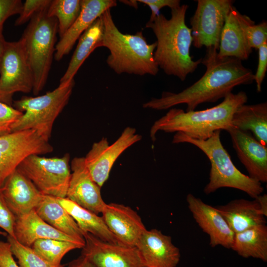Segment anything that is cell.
Returning a JSON list of instances; mask_svg holds the SVG:
<instances>
[{
	"label": "cell",
	"instance_id": "1",
	"mask_svg": "<svg viewBox=\"0 0 267 267\" xmlns=\"http://www.w3.org/2000/svg\"><path fill=\"white\" fill-rule=\"evenodd\" d=\"M201 63L206 67V71L193 84L178 93L164 91L159 98H153L143 104V107L163 110L183 104L187 106L186 111L195 110L200 104L216 102L232 92L236 87L249 85L254 81V74L242 61L221 57L214 47L207 48Z\"/></svg>",
	"mask_w": 267,
	"mask_h": 267
},
{
	"label": "cell",
	"instance_id": "2",
	"mask_svg": "<svg viewBox=\"0 0 267 267\" xmlns=\"http://www.w3.org/2000/svg\"><path fill=\"white\" fill-rule=\"evenodd\" d=\"M188 8L187 4L180 5L171 9L170 19L160 13L145 24L157 39L154 57L159 68L167 75L174 76L181 81L201 63V59L194 60L190 56L191 31L185 23Z\"/></svg>",
	"mask_w": 267,
	"mask_h": 267
},
{
	"label": "cell",
	"instance_id": "3",
	"mask_svg": "<svg viewBox=\"0 0 267 267\" xmlns=\"http://www.w3.org/2000/svg\"><path fill=\"white\" fill-rule=\"evenodd\" d=\"M245 92H231L216 106L202 110L185 112L179 108H172L152 126L150 136L154 142L159 131L166 133L180 132L198 140L210 138L216 131H226L231 127L232 116L237 109L246 104Z\"/></svg>",
	"mask_w": 267,
	"mask_h": 267
},
{
	"label": "cell",
	"instance_id": "4",
	"mask_svg": "<svg viewBox=\"0 0 267 267\" xmlns=\"http://www.w3.org/2000/svg\"><path fill=\"white\" fill-rule=\"evenodd\" d=\"M103 35L101 47L109 51L106 62L116 74L156 75L159 67L154 57L156 43L148 44L142 31L124 34L115 25L110 9L101 15Z\"/></svg>",
	"mask_w": 267,
	"mask_h": 267
},
{
	"label": "cell",
	"instance_id": "5",
	"mask_svg": "<svg viewBox=\"0 0 267 267\" xmlns=\"http://www.w3.org/2000/svg\"><path fill=\"white\" fill-rule=\"evenodd\" d=\"M220 133L221 131H218L207 139L198 140L178 132L174 135L172 142L191 144L207 156L211 169L209 182L204 189L206 194L214 192L221 188L230 187L241 190L256 198L264 191L262 183L243 174L235 166L222 144Z\"/></svg>",
	"mask_w": 267,
	"mask_h": 267
},
{
	"label": "cell",
	"instance_id": "6",
	"mask_svg": "<svg viewBox=\"0 0 267 267\" xmlns=\"http://www.w3.org/2000/svg\"><path fill=\"white\" fill-rule=\"evenodd\" d=\"M74 85V79L44 95L14 101V108L23 113L13 126L12 133L35 130L48 141L54 121L67 104Z\"/></svg>",
	"mask_w": 267,
	"mask_h": 267
},
{
	"label": "cell",
	"instance_id": "7",
	"mask_svg": "<svg viewBox=\"0 0 267 267\" xmlns=\"http://www.w3.org/2000/svg\"><path fill=\"white\" fill-rule=\"evenodd\" d=\"M47 8L30 20L21 38L33 73L35 95L46 84L55 50L57 21L47 15Z\"/></svg>",
	"mask_w": 267,
	"mask_h": 267
},
{
	"label": "cell",
	"instance_id": "8",
	"mask_svg": "<svg viewBox=\"0 0 267 267\" xmlns=\"http://www.w3.org/2000/svg\"><path fill=\"white\" fill-rule=\"evenodd\" d=\"M70 156L46 158L32 154L24 159L17 168L29 178L43 194L66 197L71 178Z\"/></svg>",
	"mask_w": 267,
	"mask_h": 267
},
{
	"label": "cell",
	"instance_id": "9",
	"mask_svg": "<svg viewBox=\"0 0 267 267\" xmlns=\"http://www.w3.org/2000/svg\"><path fill=\"white\" fill-rule=\"evenodd\" d=\"M33 73L21 38L5 42L0 65V101L12 106L17 92L33 90Z\"/></svg>",
	"mask_w": 267,
	"mask_h": 267
},
{
	"label": "cell",
	"instance_id": "10",
	"mask_svg": "<svg viewBox=\"0 0 267 267\" xmlns=\"http://www.w3.org/2000/svg\"><path fill=\"white\" fill-rule=\"evenodd\" d=\"M190 19L192 44L196 48L219 49L220 37L226 16L233 6V0H197Z\"/></svg>",
	"mask_w": 267,
	"mask_h": 267
},
{
	"label": "cell",
	"instance_id": "11",
	"mask_svg": "<svg viewBox=\"0 0 267 267\" xmlns=\"http://www.w3.org/2000/svg\"><path fill=\"white\" fill-rule=\"evenodd\" d=\"M53 150L49 142L35 130L15 132L0 136V188L27 157L47 154Z\"/></svg>",
	"mask_w": 267,
	"mask_h": 267
},
{
	"label": "cell",
	"instance_id": "12",
	"mask_svg": "<svg viewBox=\"0 0 267 267\" xmlns=\"http://www.w3.org/2000/svg\"><path fill=\"white\" fill-rule=\"evenodd\" d=\"M141 138V135L136 133L134 128L128 127L110 145L106 137L94 142L84 157L86 166L94 181L101 187L108 178L112 166L118 158Z\"/></svg>",
	"mask_w": 267,
	"mask_h": 267
},
{
	"label": "cell",
	"instance_id": "13",
	"mask_svg": "<svg viewBox=\"0 0 267 267\" xmlns=\"http://www.w3.org/2000/svg\"><path fill=\"white\" fill-rule=\"evenodd\" d=\"M84 237L81 255L95 267H146L136 247L104 241L89 233Z\"/></svg>",
	"mask_w": 267,
	"mask_h": 267
},
{
	"label": "cell",
	"instance_id": "14",
	"mask_svg": "<svg viewBox=\"0 0 267 267\" xmlns=\"http://www.w3.org/2000/svg\"><path fill=\"white\" fill-rule=\"evenodd\" d=\"M71 169L66 198L97 215L102 213L106 203L102 198L101 187L92 179L86 166L84 157L73 159Z\"/></svg>",
	"mask_w": 267,
	"mask_h": 267
},
{
	"label": "cell",
	"instance_id": "15",
	"mask_svg": "<svg viewBox=\"0 0 267 267\" xmlns=\"http://www.w3.org/2000/svg\"><path fill=\"white\" fill-rule=\"evenodd\" d=\"M226 131L229 134L238 158L249 177L262 183L267 181V146L259 141L249 132L232 127Z\"/></svg>",
	"mask_w": 267,
	"mask_h": 267
},
{
	"label": "cell",
	"instance_id": "16",
	"mask_svg": "<svg viewBox=\"0 0 267 267\" xmlns=\"http://www.w3.org/2000/svg\"><path fill=\"white\" fill-rule=\"evenodd\" d=\"M188 208L197 223L210 239L212 247L230 249L235 233L215 207L204 203L191 193L186 196Z\"/></svg>",
	"mask_w": 267,
	"mask_h": 267
},
{
	"label": "cell",
	"instance_id": "17",
	"mask_svg": "<svg viewBox=\"0 0 267 267\" xmlns=\"http://www.w3.org/2000/svg\"><path fill=\"white\" fill-rule=\"evenodd\" d=\"M101 214L107 227L122 245L136 247L147 230L141 217L129 206L106 204Z\"/></svg>",
	"mask_w": 267,
	"mask_h": 267
},
{
	"label": "cell",
	"instance_id": "18",
	"mask_svg": "<svg viewBox=\"0 0 267 267\" xmlns=\"http://www.w3.org/2000/svg\"><path fill=\"white\" fill-rule=\"evenodd\" d=\"M0 193L15 217L34 210L43 196L32 181L17 169L6 178L0 188Z\"/></svg>",
	"mask_w": 267,
	"mask_h": 267
},
{
	"label": "cell",
	"instance_id": "19",
	"mask_svg": "<svg viewBox=\"0 0 267 267\" xmlns=\"http://www.w3.org/2000/svg\"><path fill=\"white\" fill-rule=\"evenodd\" d=\"M136 247L146 267H176L180 261L179 250L171 237L155 228L147 229Z\"/></svg>",
	"mask_w": 267,
	"mask_h": 267
},
{
	"label": "cell",
	"instance_id": "20",
	"mask_svg": "<svg viewBox=\"0 0 267 267\" xmlns=\"http://www.w3.org/2000/svg\"><path fill=\"white\" fill-rule=\"evenodd\" d=\"M117 5L114 0H81L80 13L55 45L54 57L60 60L72 50L77 40L105 11Z\"/></svg>",
	"mask_w": 267,
	"mask_h": 267
},
{
	"label": "cell",
	"instance_id": "21",
	"mask_svg": "<svg viewBox=\"0 0 267 267\" xmlns=\"http://www.w3.org/2000/svg\"><path fill=\"white\" fill-rule=\"evenodd\" d=\"M14 231L15 239L21 244L30 247L41 239L65 240L83 246L85 243L55 229L41 218L35 210L16 217Z\"/></svg>",
	"mask_w": 267,
	"mask_h": 267
},
{
	"label": "cell",
	"instance_id": "22",
	"mask_svg": "<svg viewBox=\"0 0 267 267\" xmlns=\"http://www.w3.org/2000/svg\"><path fill=\"white\" fill-rule=\"evenodd\" d=\"M235 234L255 226L266 224L257 201L235 199L225 205L215 207Z\"/></svg>",
	"mask_w": 267,
	"mask_h": 267
},
{
	"label": "cell",
	"instance_id": "23",
	"mask_svg": "<svg viewBox=\"0 0 267 267\" xmlns=\"http://www.w3.org/2000/svg\"><path fill=\"white\" fill-rule=\"evenodd\" d=\"M233 6L226 17L222 31L218 54L221 57H231L241 61L247 60L252 52L245 34L235 14Z\"/></svg>",
	"mask_w": 267,
	"mask_h": 267
},
{
	"label": "cell",
	"instance_id": "24",
	"mask_svg": "<svg viewBox=\"0 0 267 267\" xmlns=\"http://www.w3.org/2000/svg\"><path fill=\"white\" fill-rule=\"evenodd\" d=\"M34 210L41 218L55 229L85 243L83 232L56 197L43 194Z\"/></svg>",
	"mask_w": 267,
	"mask_h": 267
},
{
	"label": "cell",
	"instance_id": "25",
	"mask_svg": "<svg viewBox=\"0 0 267 267\" xmlns=\"http://www.w3.org/2000/svg\"><path fill=\"white\" fill-rule=\"evenodd\" d=\"M103 23L101 16L81 36L76 48L60 84L74 79L80 67L89 55L97 48L101 47Z\"/></svg>",
	"mask_w": 267,
	"mask_h": 267
},
{
	"label": "cell",
	"instance_id": "26",
	"mask_svg": "<svg viewBox=\"0 0 267 267\" xmlns=\"http://www.w3.org/2000/svg\"><path fill=\"white\" fill-rule=\"evenodd\" d=\"M56 199L75 221L84 235L89 233L104 241L120 244L107 227L102 217L81 207L66 197H56Z\"/></svg>",
	"mask_w": 267,
	"mask_h": 267
},
{
	"label": "cell",
	"instance_id": "27",
	"mask_svg": "<svg viewBox=\"0 0 267 267\" xmlns=\"http://www.w3.org/2000/svg\"><path fill=\"white\" fill-rule=\"evenodd\" d=\"M231 127L251 131L259 141L267 146V103L241 105L232 116Z\"/></svg>",
	"mask_w": 267,
	"mask_h": 267
},
{
	"label": "cell",
	"instance_id": "28",
	"mask_svg": "<svg viewBox=\"0 0 267 267\" xmlns=\"http://www.w3.org/2000/svg\"><path fill=\"white\" fill-rule=\"evenodd\" d=\"M231 249L239 256L267 261V226L261 224L234 234Z\"/></svg>",
	"mask_w": 267,
	"mask_h": 267
},
{
	"label": "cell",
	"instance_id": "29",
	"mask_svg": "<svg viewBox=\"0 0 267 267\" xmlns=\"http://www.w3.org/2000/svg\"><path fill=\"white\" fill-rule=\"evenodd\" d=\"M81 9V0H53L47 8L49 17L57 21L58 33L61 38L71 27Z\"/></svg>",
	"mask_w": 267,
	"mask_h": 267
},
{
	"label": "cell",
	"instance_id": "30",
	"mask_svg": "<svg viewBox=\"0 0 267 267\" xmlns=\"http://www.w3.org/2000/svg\"><path fill=\"white\" fill-rule=\"evenodd\" d=\"M83 247L81 244L68 241L41 239L36 240L31 248L47 262L54 266H60L62 265L61 264L62 258L68 252Z\"/></svg>",
	"mask_w": 267,
	"mask_h": 267
},
{
	"label": "cell",
	"instance_id": "31",
	"mask_svg": "<svg viewBox=\"0 0 267 267\" xmlns=\"http://www.w3.org/2000/svg\"><path fill=\"white\" fill-rule=\"evenodd\" d=\"M13 255L18 260L20 267H64L54 266L42 258L30 247L20 243L16 239L7 236Z\"/></svg>",
	"mask_w": 267,
	"mask_h": 267
},
{
	"label": "cell",
	"instance_id": "32",
	"mask_svg": "<svg viewBox=\"0 0 267 267\" xmlns=\"http://www.w3.org/2000/svg\"><path fill=\"white\" fill-rule=\"evenodd\" d=\"M235 14L251 48L258 49L267 42V21L255 24L249 17L242 14L236 9Z\"/></svg>",
	"mask_w": 267,
	"mask_h": 267
},
{
	"label": "cell",
	"instance_id": "33",
	"mask_svg": "<svg viewBox=\"0 0 267 267\" xmlns=\"http://www.w3.org/2000/svg\"><path fill=\"white\" fill-rule=\"evenodd\" d=\"M23 112L0 101V136L12 133L13 126Z\"/></svg>",
	"mask_w": 267,
	"mask_h": 267
},
{
	"label": "cell",
	"instance_id": "34",
	"mask_svg": "<svg viewBox=\"0 0 267 267\" xmlns=\"http://www.w3.org/2000/svg\"><path fill=\"white\" fill-rule=\"evenodd\" d=\"M50 2V0H26L15 22V26H19L30 21L37 13L47 8Z\"/></svg>",
	"mask_w": 267,
	"mask_h": 267
},
{
	"label": "cell",
	"instance_id": "35",
	"mask_svg": "<svg viewBox=\"0 0 267 267\" xmlns=\"http://www.w3.org/2000/svg\"><path fill=\"white\" fill-rule=\"evenodd\" d=\"M16 217L4 202L0 193V227L8 235L15 239L14 227Z\"/></svg>",
	"mask_w": 267,
	"mask_h": 267
},
{
	"label": "cell",
	"instance_id": "36",
	"mask_svg": "<svg viewBox=\"0 0 267 267\" xmlns=\"http://www.w3.org/2000/svg\"><path fill=\"white\" fill-rule=\"evenodd\" d=\"M23 6L20 0H0V30L5 21L10 16L19 14Z\"/></svg>",
	"mask_w": 267,
	"mask_h": 267
},
{
	"label": "cell",
	"instance_id": "37",
	"mask_svg": "<svg viewBox=\"0 0 267 267\" xmlns=\"http://www.w3.org/2000/svg\"><path fill=\"white\" fill-rule=\"evenodd\" d=\"M259 61L256 72L254 74V81L258 92L262 91V85L267 70V42L262 44L258 49Z\"/></svg>",
	"mask_w": 267,
	"mask_h": 267
},
{
	"label": "cell",
	"instance_id": "38",
	"mask_svg": "<svg viewBox=\"0 0 267 267\" xmlns=\"http://www.w3.org/2000/svg\"><path fill=\"white\" fill-rule=\"evenodd\" d=\"M137 1L147 5L150 8L151 14L149 20H153L159 15L160 9L164 7L173 9L180 5L179 0H137Z\"/></svg>",
	"mask_w": 267,
	"mask_h": 267
},
{
	"label": "cell",
	"instance_id": "39",
	"mask_svg": "<svg viewBox=\"0 0 267 267\" xmlns=\"http://www.w3.org/2000/svg\"><path fill=\"white\" fill-rule=\"evenodd\" d=\"M0 267H20L13 259L8 242L0 241Z\"/></svg>",
	"mask_w": 267,
	"mask_h": 267
},
{
	"label": "cell",
	"instance_id": "40",
	"mask_svg": "<svg viewBox=\"0 0 267 267\" xmlns=\"http://www.w3.org/2000/svg\"><path fill=\"white\" fill-rule=\"evenodd\" d=\"M67 267H95L85 257L81 255L69 262Z\"/></svg>",
	"mask_w": 267,
	"mask_h": 267
},
{
	"label": "cell",
	"instance_id": "41",
	"mask_svg": "<svg viewBox=\"0 0 267 267\" xmlns=\"http://www.w3.org/2000/svg\"><path fill=\"white\" fill-rule=\"evenodd\" d=\"M255 199L257 201L260 211L262 214L265 217H267V195L264 194L260 195Z\"/></svg>",
	"mask_w": 267,
	"mask_h": 267
},
{
	"label": "cell",
	"instance_id": "42",
	"mask_svg": "<svg viewBox=\"0 0 267 267\" xmlns=\"http://www.w3.org/2000/svg\"><path fill=\"white\" fill-rule=\"evenodd\" d=\"M2 30H0V65L6 41L4 40Z\"/></svg>",
	"mask_w": 267,
	"mask_h": 267
},
{
	"label": "cell",
	"instance_id": "43",
	"mask_svg": "<svg viewBox=\"0 0 267 267\" xmlns=\"http://www.w3.org/2000/svg\"><path fill=\"white\" fill-rule=\"evenodd\" d=\"M120 1H121L123 3H124L125 4H127L130 6H133L134 7H135V8H137V0H120Z\"/></svg>",
	"mask_w": 267,
	"mask_h": 267
},
{
	"label": "cell",
	"instance_id": "44",
	"mask_svg": "<svg viewBox=\"0 0 267 267\" xmlns=\"http://www.w3.org/2000/svg\"><path fill=\"white\" fill-rule=\"evenodd\" d=\"M0 235H3L4 236H7L8 235L7 234L5 231H0Z\"/></svg>",
	"mask_w": 267,
	"mask_h": 267
}]
</instances>
